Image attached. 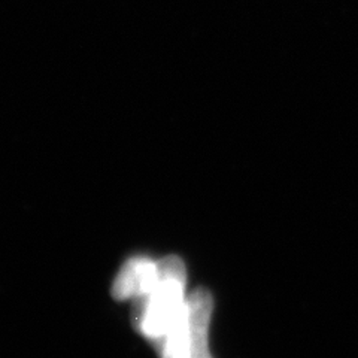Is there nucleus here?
I'll list each match as a JSON object with an SVG mask.
<instances>
[{"label": "nucleus", "mask_w": 358, "mask_h": 358, "mask_svg": "<svg viewBox=\"0 0 358 358\" xmlns=\"http://www.w3.org/2000/svg\"><path fill=\"white\" fill-rule=\"evenodd\" d=\"M160 273V260H152L143 255L133 257L120 268L112 284V297L118 301L139 300L150 293L155 282L159 281Z\"/></svg>", "instance_id": "nucleus-3"}, {"label": "nucleus", "mask_w": 358, "mask_h": 358, "mask_svg": "<svg viewBox=\"0 0 358 358\" xmlns=\"http://www.w3.org/2000/svg\"><path fill=\"white\" fill-rule=\"evenodd\" d=\"M162 273L147 296L134 300L133 326L154 346L169 331L187 303V268L176 255L160 259Z\"/></svg>", "instance_id": "nucleus-1"}, {"label": "nucleus", "mask_w": 358, "mask_h": 358, "mask_svg": "<svg viewBox=\"0 0 358 358\" xmlns=\"http://www.w3.org/2000/svg\"><path fill=\"white\" fill-rule=\"evenodd\" d=\"M214 300L209 291L199 288L187 297L184 310L164 338L155 345L160 358H212L209 324Z\"/></svg>", "instance_id": "nucleus-2"}]
</instances>
